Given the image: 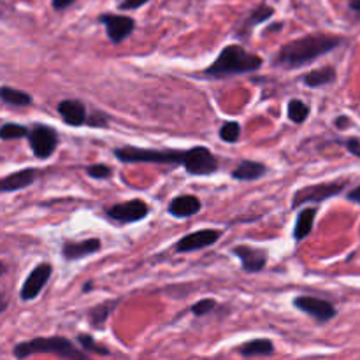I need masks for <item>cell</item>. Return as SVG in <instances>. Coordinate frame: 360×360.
I'll return each instance as SVG.
<instances>
[{"instance_id": "cell-25", "label": "cell", "mask_w": 360, "mask_h": 360, "mask_svg": "<svg viewBox=\"0 0 360 360\" xmlns=\"http://www.w3.org/2000/svg\"><path fill=\"white\" fill-rule=\"evenodd\" d=\"M288 120L294 123H302L306 122V118L309 116V108L308 104H304L302 101H299V98H292L290 102H288Z\"/></svg>"}, {"instance_id": "cell-9", "label": "cell", "mask_w": 360, "mask_h": 360, "mask_svg": "<svg viewBox=\"0 0 360 360\" xmlns=\"http://www.w3.org/2000/svg\"><path fill=\"white\" fill-rule=\"evenodd\" d=\"M292 304H294L299 311L313 316V319L320 323L330 322L338 313L336 308H334L329 301L315 297V295H299V297L294 299Z\"/></svg>"}, {"instance_id": "cell-23", "label": "cell", "mask_w": 360, "mask_h": 360, "mask_svg": "<svg viewBox=\"0 0 360 360\" xmlns=\"http://www.w3.org/2000/svg\"><path fill=\"white\" fill-rule=\"evenodd\" d=\"M0 101L9 105H14V108H27V105H30L34 102L30 94L11 86H0Z\"/></svg>"}, {"instance_id": "cell-18", "label": "cell", "mask_w": 360, "mask_h": 360, "mask_svg": "<svg viewBox=\"0 0 360 360\" xmlns=\"http://www.w3.org/2000/svg\"><path fill=\"white\" fill-rule=\"evenodd\" d=\"M238 354L241 357L253 359V357H271L274 355V343L267 338H259V340H252L243 343L238 348Z\"/></svg>"}, {"instance_id": "cell-24", "label": "cell", "mask_w": 360, "mask_h": 360, "mask_svg": "<svg viewBox=\"0 0 360 360\" xmlns=\"http://www.w3.org/2000/svg\"><path fill=\"white\" fill-rule=\"evenodd\" d=\"M77 345H79L81 350L86 352V354H95L101 355V357L111 355V350L105 348L104 345L98 343V341H95V338L90 336V334H79V336H77Z\"/></svg>"}, {"instance_id": "cell-5", "label": "cell", "mask_w": 360, "mask_h": 360, "mask_svg": "<svg viewBox=\"0 0 360 360\" xmlns=\"http://www.w3.org/2000/svg\"><path fill=\"white\" fill-rule=\"evenodd\" d=\"M348 186V179H336V181L319 183V185H309L304 188H299L292 197V210L299 206H306V204H320L323 200L330 199V197L340 195L345 192Z\"/></svg>"}, {"instance_id": "cell-10", "label": "cell", "mask_w": 360, "mask_h": 360, "mask_svg": "<svg viewBox=\"0 0 360 360\" xmlns=\"http://www.w3.org/2000/svg\"><path fill=\"white\" fill-rule=\"evenodd\" d=\"M224 232L218 229H200V231H193L190 234L183 236L178 243L174 245V250L178 253H190L199 252V250L213 246L214 243L220 241Z\"/></svg>"}, {"instance_id": "cell-4", "label": "cell", "mask_w": 360, "mask_h": 360, "mask_svg": "<svg viewBox=\"0 0 360 360\" xmlns=\"http://www.w3.org/2000/svg\"><path fill=\"white\" fill-rule=\"evenodd\" d=\"M16 359H28L32 355L37 354H51L60 359L67 360H88L90 355L86 352L79 350L76 345L70 340L62 336H51V338H34L30 341H23L18 343L13 350Z\"/></svg>"}, {"instance_id": "cell-33", "label": "cell", "mask_w": 360, "mask_h": 360, "mask_svg": "<svg viewBox=\"0 0 360 360\" xmlns=\"http://www.w3.org/2000/svg\"><path fill=\"white\" fill-rule=\"evenodd\" d=\"M347 199L352 200V202H355V204H360V185L355 186L354 190H350V192L347 193Z\"/></svg>"}, {"instance_id": "cell-21", "label": "cell", "mask_w": 360, "mask_h": 360, "mask_svg": "<svg viewBox=\"0 0 360 360\" xmlns=\"http://www.w3.org/2000/svg\"><path fill=\"white\" fill-rule=\"evenodd\" d=\"M301 79L309 88L326 86V84L334 83V79H336V69L334 67H320V69L309 70Z\"/></svg>"}, {"instance_id": "cell-1", "label": "cell", "mask_w": 360, "mask_h": 360, "mask_svg": "<svg viewBox=\"0 0 360 360\" xmlns=\"http://www.w3.org/2000/svg\"><path fill=\"white\" fill-rule=\"evenodd\" d=\"M115 157L123 164H171L183 165L192 176H207L217 165L213 151L207 146H193L190 150H153V148L122 146L116 148Z\"/></svg>"}, {"instance_id": "cell-35", "label": "cell", "mask_w": 360, "mask_h": 360, "mask_svg": "<svg viewBox=\"0 0 360 360\" xmlns=\"http://www.w3.org/2000/svg\"><path fill=\"white\" fill-rule=\"evenodd\" d=\"M348 125H350V118H347V116H340V118H336L338 129H347Z\"/></svg>"}, {"instance_id": "cell-16", "label": "cell", "mask_w": 360, "mask_h": 360, "mask_svg": "<svg viewBox=\"0 0 360 360\" xmlns=\"http://www.w3.org/2000/svg\"><path fill=\"white\" fill-rule=\"evenodd\" d=\"M200 207H202V202H200L199 197L186 193V195L174 197V199L169 202L167 213L171 214V217L181 220V218H190L193 217V214H197L200 211Z\"/></svg>"}, {"instance_id": "cell-22", "label": "cell", "mask_w": 360, "mask_h": 360, "mask_svg": "<svg viewBox=\"0 0 360 360\" xmlns=\"http://www.w3.org/2000/svg\"><path fill=\"white\" fill-rule=\"evenodd\" d=\"M118 302V299H115V301H105L102 304H97L91 309H88V322H90V326L102 329L105 326V322H108L109 315L116 309Z\"/></svg>"}, {"instance_id": "cell-38", "label": "cell", "mask_w": 360, "mask_h": 360, "mask_svg": "<svg viewBox=\"0 0 360 360\" xmlns=\"http://www.w3.org/2000/svg\"><path fill=\"white\" fill-rule=\"evenodd\" d=\"M6 271H7V267L0 262V276H2V274H6Z\"/></svg>"}, {"instance_id": "cell-32", "label": "cell", "mask_w": 360, "mask_h": 360, "mask_svg": "<svg viewBox=\"0 0 360 360\" xmlns=\"http://www.w3.org/2000/svg\"><path fill=\"white\" fill-rule=\"evenodd\" d=\"M74 2H76V0H53L51 6H53V9L63 11V9H67V7L72 6Z\"/></svg>"}, {"instance_id": "cell-14", "label": "cell", "mask_w": 360, "mask_h": 360, "mask_svg": "<svg viewBox=\"0 0 360 360\" xmlns=\"http://www.w3.org/2000/svg\"><path fill=\"white\" fill-rule=\"evenodd\" d=\"M58 115L62 116L63 123L69 127H81L86 125L88 111L86 105L76 98H65L58 104Z\"/></svg>"}, {"instance_id": "cell-6", "label": "cell", "mask_w": 360, "mask_h": 360, "mask_svg": "<svg viewBox=\"0 0 360 360\" xmlns=\"http://www.w3.org/2000/svg\"><path fill=\"white\" fill-rule=\"evenodd\" d=\"M27 139L39 160H48L58 146V132L53 127L42 123H35L32 129H28Z\"/></svg>"}, {"instance_id": "cell-20", "label": "cell", "mask_w": 360, "mask_h": 360, "mask_svg": "<svg viewBox=\"0 0 360 360\" xmlns=\"http://www.w3.org/2000/svg\"><path fill=\"white\" fill-rule=\"evenodd\" d=\"M267 172V167L262 162H253V160H243L234 171L231 172L232 179L236 181H257L262 178Z\"/></svg>"}, {"instance_id": "cell-27", "label": "cell", "mask_w": 360, "mask_h": 360, "mask_svg": "<svg viewBox=\"0 0 360 360\" xmlns=\"http://www.w3.org/2000/svg\"><path fill=\"white\" fill-rule=\"evenodd\" d=\"M220 139L224 143H238L239 137H241V125L238 122H225L224 125L220 127V132H218Z\"/></svg>"}, {"instance_id": "cell-7", "label": "cell", "mask_w": 360, "mask_h": 360, "mask_svg": "<svg viewBox=\"0 0 360 360\" xmlns=\"http://www.w3.org/2000/svg\"><path fill=\"white\" fill-rule=\"evenodd\" d=\"M148 214H150V206L143 199H132L105 207V217L118 224H136L144 220Z\"/></svg>"}, {"instance_id": "cell-31", "label": "cell", "mask_w": 360, "mask_h": 360, "mask_svg": "<svg viewBox=\"0 0 360 360\" xmlns=\"http://www.w3.org/2000/svg\"><path fill=\"white\" fill-rule=\"evenodd\" d=\"M345 146H347V150L350 151L352 155H355V157L360 158V141L359 139H348L347 143H345Z\"/></svg>"}, {"instance_id": "cell-30", "label": "cell", "mask_w": 360, "mask_h": 360, "mask_svg": "<svg viewBox=\"0 0 360 360\" xmlns=\"http://www.w3.org/2000/svg\"><path fill=\"white\" fill-rule=\"evenodd\" d=\"M150 0H123V2H120L118 9L122 11H132V9H139V7H143L144 4H148Z\"/></svg>"}, {"instance_id": "cell-11", "label": "cell", "mask_w": 360, "mask_h": 360, "mask_svg": "<svg viewBox=\"0 0 360 360\" xmlns=\"http://www.w3.org/2000/svg\"><path fill=\"white\" fill-rule=\"evenodd\" d=\"M51 274H53L51 264L44 262V264H39L37 267H34L20 290L21 301L28 302V301H34L35 297H39V294H41V292L44 290L46 285H48Z\"/></svg>"}, {"instance_id": "cell-36", "label": "cell", "mask_w": 360, "mask_h": 360, "mask_svg": "<svg viewBox=\"0 0 360 360\" xmlns=\"http://www.w3.org/2000/svg\"><path fill=\"white\" fill-rule=\"evenodd\" d=\"M350 9L354 11V13H357V14H360V0H350Z\"/></svg>"}, {"instance_id": "cell-15", "label": "cell", "mask_w": 360, "mask_h": 360, "mask_svg": "<svg viewBox=\"0 0 360 360\" xmlns=\"http://www.w3.org/2000/svg\"><path fill=\"white\" fill-rule=\"evenodd\" d=\"M35 179H37V171L35 169H21V171L13 172V174L6 176V178H0V193H11L28 188V186L34 185Z\"/></svg>"}, {"instance_id": "cell-17", "label": "cell", "mask_w": 360, "mask_h": 360, "mask_svg": "<svg viewBox=\"0 0 360 360\" xmlns=\"http://www.w3.org/2000/svg\"><path fill=\"white\" fill-rule=\"evenodd\" d=\"M273 16L274 7L267 6V4H260L259 7H255V9L250 13V16L246 18V20H243V23L239 25L238 30H236V35H238L239 39H248L250 35H252L253 28L259 27L260 23H266V21Z\"/></svg>"}, {"instance_id": "cell-19", "label": "cell", "mask_w": 360, "mask_h": 360, "mask_svg": "<svg viewBox=\"0 0 360 360\" xmlns=\"http://www.w3.org/2000/svg\"><path fill=\"white\" fill-rule=\"evenodd\" d=\"M319 210L316 207H304V210L299 211L297 214V220H295L294 225V241L295 243H301L302 239L308 238L311 234L313 227H315V218Z\"/></svg>"}, {"instance_id": "cell-12", "label": "cell", "mask_w": 360, "mask_h": 360, "mask_svg": "<svg viewBox=\"0 0 360 360\" xmlns=\"http://www.w3.org/2000/svg\"><path fill=\"white\" fill-rule=\"evenodd\" d=\"M232 253L241 260V267L246 273H260L266 269L267 266V252L262 248H255V246L238 245L232 248Z\"/></svg>"}, {"instance_id": "cell-13", "label": "cell", "mask_w": 360, "mask_h": 360, "mask_svg": "<svg viewBox=\"0 0 360 360\" xmlns=\"http://www.w3.org/2000/svg\"><path fill=\"white\" fill-rule=\"evenodd\" d=\"M101 248L102 243L97 238L83 239V241H65L62 245V257L67 262H74V260L84 259V257L101 252Z\"/></svg>"}, {"instance_id": "cell-37", "label": "cell", "mask_w": 360, "mask_h": 360, "mask_svg": "<svg viewBox=\"0 0 360 360\" xmlns=\"http://www.w3.org/2000/svg\"><path fill=\"white\" fill-rule=\"evenodd\" d=\"M91 287H94V283H91V281H86V283H84V287H83V292H84V294H90V292H91Z\"/></svg>"}, {"instance_id": "cell-34", "label": "cell", "mask_w": 360, "mask_h": 360, "mask_svg": "<svg viewBox=\"0 0 360 360\" xmlns=\"http://www.w3.org/2000/svg\"><path fill=\"white\" fill-rule=\"evenodd\" d=\"M7 306H9V297H7L6 294H2V292H0V315L6 311Z\"/></svg>"}, {"instance_id": "cell-29", "label": "cell", "mask_w": 360, "mask_h": 360, "mask_svg": "<svg viewBox=\"0 0 360 360\" xmlns=\"http://www.w3.org/2000/svg\"><path fill=\"white\" fill-rule=\"evenodd\" d=\"M84 171H86V174L94 179H108L109 176L112 174V169L104 164H91L88 165Z\"/></svg>"}, {"instance_id": "cell-2", "label": "cell", "mask_w": 360, "mask_h": 360, "mask_svg": "<svg viewBox=\"0 0 360 360\" xmlns=\"http://www.w3.org/2000/svg\"><path fill=\"white\" fill-rule=\"evenodd\" d=\"M343 42V37L340 35L329 34H308L302 37L294 39L280 48V51L274 55L273 65L281 67L285 70L301 69L308 63L315 62L320 56L327 55L333 49Z\"/></svg>"}, {"instance_id": "cell-8", "label": "cell", "mask_w": 360, "mask_h": 360, "mask_svg": "<svg viewBox=\"0 0 360 360\" xmlns=\"http://www.w3.org/2000/svg\"><path fill=\"white\" fill-rule=\"evenodd\" d=\"M98 21L104 25L105 35L112 44H120L136 30V20L125 14H101Z\"/></svg>"}, {"instance_id": "cell-3", "label": "cell", "mask_w": 360, "mask_h": 360, "mask_svg": "<svg viewBox=\"0 0 360 360\" xmlns=\"http://www.w3.org/2000/svg\"><path fill=\"white\" fill-rule=\"evenodd\" d=\"M262 65L264 60L259 55L246 51L241 44H229L202 74L210 79H224L239 74L255 72Z\"/></svg>"}, {"instance_id": "cell-28", "label": "cell", "mask_w": 360, "mask_h": 360, "mask_svg": "<svg viewBox=\"0 0 360 360\" xmlns=\"http://www.w3.org/2000/svg\"><path fill=\"white\" fill-rule=\"evenodd\" d=\"M217 306L218 302L214 301V299H200V301H197L195 304L192 306V313L195 316H206L207 313L213 311Z\"/></svg>"}, {"instance_id": "cell-26", "label": "cell", "mask_w": 360, "mask_h": 360, "mask_svg": "<svg viewBox=\"0 0 360 360\" xmlns=\"http://www.w3.org/2000/svg\"><path fill=\"white\" fill-rule=\"evenodd\" d=\"M28 136V129L25 125H18V123H4L0 127V139L2 141H14L23 139Z\"/></svg>"}]
</instances>
